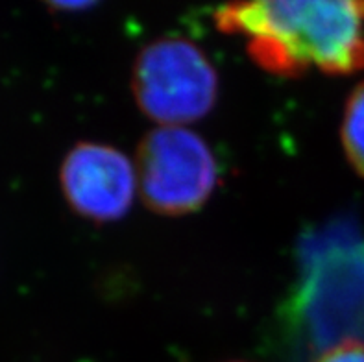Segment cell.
Instances as JSON below:
<instances>
[{
    "label": "cell",
    "mask_w": 364,
    "mask_h": 362,
    "mask_svg": "<svg viewBox=\"0 0 364 362\" xmlns=\"http://www.w3.org/2000/svg\"><path fill=\"white\" fill-rule=\"evenodd\" d=\"M132 89L144 115L161 126H185L215 107L218 74L200 46L166 37L144 46L137 55Z\"/></svg>",
    "instance_id": "7a4b0ae2"
},
{
    "label": "cell",
    "mask_w": 364,
    "mask_h": 362,
    "mask_svg": "<svg viewBox=\"0 0 364 362\" xmlns=\"http://www.w3.org/2000/svg\"><path fill=\"white\" fill-rule=\"evenodd\" d=\"M220 32L246 37L250 58L283 78L309 69L335 76L364 70V2L264 0L222 6L213 15Z\"/></svg>",
    "instance_id": "6da1fadb"
},
{
    "label": "cell",
    "mask_w": 364,
    "mask_h": 362,
    "mask_svg": "<svg viewBox=\"0 0 364 362\" xmlns=\"http://www.w3.org/2000/svg\"><path fill=\"white\" fill-rule=\"evenodd\" d=\"M313 362H364L363 340L348 339L329 346Z\"/></svg>",
    "instance_id": "8992f818"
},
{
    "label": "cell",
    "mask_w": 364,
    "mask_h": 362,
    "mask_svg": "<svg viewBox=\"0 0 364 362\" xmlns=\"http://www.w3.org/2000/svg\"><path fill=\"white\" fill-rule=\"evenodd\" d=\"M135 172L143 202L166 216L198 211L218 185L217 157L185 126H159L144 135Z\"/></svg>",
    "instance_id": "3957f363"
},
{
    "label": "cell",
    "mask_w": 364,
    "mask_h": 362,
    "mask_svg": "<svg viewBox=\"0 0 364 362\" xmlns=\"http://www.w3.org/2000/svg\"><path fill=\"white\" fill-rule=\"evenodd\" d=\"M65 200L91 222H115L129 211L137 172L126 154L100 142H80L60 169Z\"/></svg>",
    "instance_id": "277c9868"
},
{
    "label": "cell",
    "mask_w": 364,
    "mask_h": 362,
    "mask_svg": "<svg viewBox=\"0 0 364 362\" xmlns=\"http://www.w3.org/2000/svg\"><path fill=\"white\" fill-rule=\"evenodd\" d=\"M342 147L348 161L364 178V82H360L346 100L341 128Z\"/></svg>",
    "instance_id": "5b68a950"
}]
</instances>
